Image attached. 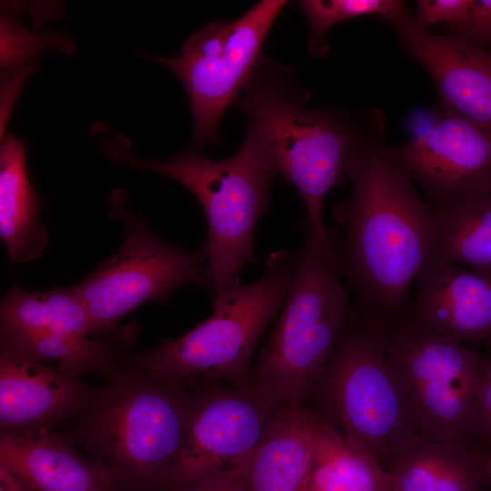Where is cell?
<instances>
[{"instance_id":"1","label":"cell","mask_w":491,"mask_h":491,"mask_svg":"<svg viewBox=\"0 0 491 491\" xmlns=\"http://www.w3.org/2000/svg\"><path fill=\"white\" fill-rule=\"evenodd\" d=\"M349 196L328 238L337 273L364 318L386 324L404 316L410 288L429 257L435 215L384 139L355 150L346 164Z\"/></svg>"},{"instance_id":"2","label":"cell","mask_w":491,"mask_h":491,"mask_svg":"<svg viewBox=\"0 0 491 491\" xmlns=\"http://www.w3.org/2000/svg\"><path fill=\"white\" fill-rule=\"evenodd\" d=\"M287 70L262 57L234 105L246 113L248 141L274 174L299 193L306 222L330 246L322 220L323 201L344 182L351 154L362 145L385 137V118L374 108L358 115L306 106V91L292 85Z\"/></svg>"},{"instance_id":"3","label":"cell","mask_w":491,"mask_h":491,"mask_svg":"<svg viewBox=\"0 0 491 491\" xmlns=\"http://www.w3.org/2000/svg\"><path fill=\"white\" fill-rule=\"evenodd\" d=\"M281 315L260 351L251 386L275 406L301 404L316 391L355 316L331 247L308 225Z\"/></svg>"},{"instance_id":"4","label":"cell","mask_w":491,"mask_h":491,"mask_svg":"<svg viewBox=\"0 0 491 491\" xmlns=\"http://www.w3.org/2000/svg\"><path fill=\"white\" fill-rule=\"evenodd\" d=\"M299 253L273 252L265 271L255 282L237 281L214 297L213 315L189 332L161 340L135 365L141 373L159 382L182 387L195 376L251 385L249 364L266 327L282 309L294 280Z\"/></svg>"},{"instance_id":"5","label":"cell","mask_w":491,"mask_h":491,"mask_svg":"<svg viewBox=\"0 0 491 491\" xmlns=\"http://www.w3.org/2000/svg\"><path fill=\"white\" fill-rule=\"evenodd\" d=\"M121 137L101 145L115 162L165 175L190 190L207 221L205 243L207 271L215 297L239 281L248 262L256 260V226L268 208V189L276 175L263 155L246 140L232 156L213 161L194 152L165 162L142 160L129 154Z\"/></svg>"},{"instance_id":"6","label":"cell","mask_w":491,"mask_h":491,"mask_svg":"<svg viewBox=\"0 0 491 491\" xmlns=\"http://www.w3.org/2000/svg\"><path fill=\"white\" fill-rule=\"evenodd\" d=\"M190 397L143 373L119 375L92 405L78 438L112 479L166 482L185 436Z\"/></svg>"},{"instance_id":"7","label":"cell","mask_w":491,"mask_h":491,"mask_svg":"<svg viewBox=\"0 0 491 491\" xmlns=\"http://www.w3.org/2000/svg\"><path fill=\"white\" fill-rule=\"evenodd\" d=\"M348 440L384 466L416 436L413 413L380 324L354 316L316 389Z\"/></svg>"},{"instance_id":"8","label":"cell","mask_w":491,"mask_h":491,"mask_svg":"<svg viewBox=\"0 0 491 491\" xmlns=\"http://www.w3.org/2000/svg\"><path fill=\"white\" fill-rule=\"evenodd\" d=\"M110 216L121 221L125 235L120 247L92 274L73 286L90 321V334L112 329L126 314L149 301L166 303L171 294L195 285L215 295L204 266L206 251H186L161 240L141 215L129 206L125 195L115 190L108 197Z\"/></svg>"},{"instance_id":"9","label":"cell","mask_w":491,"mask_h":491,"mask_svg":"<svg viewBox=\"0 0 491 491\" xmlns=\"http://www.w3.org/2000/svg\"><path fill=\"white\" fill-rule=\"evenodd\" d=\"M380 333L410 404L417 435L471 445L469 421L482 359L462 343L404 317L381 324Z\"/></svg>"},{"instance_id":"10","label":"cell","mask_w":491,"mask_h":491,"mask_svg":"<svg viewBox=\"0 0 491 491\" xmlns=\"http://www.w3.org/2000/svg\"><path fill=\"white\" fill-rule=\"evenodd\" d=\"M286 3L262 0L234 22L212 21L184 42L178 56L148 55L185 87L194 124L191 147L221 141V118L251 80L264 40Z\"/></svg>"},{"instance_id":"11","label":"cell","mask_w":491,"mask_h":491,"mask_svg":"<svg viewBox=\"0 0 491 491\" xmlns=\"http://www.w3.org/2000/svg\"><path fill=\"white\" fill-rule=\"evenodd\" d=\"M277 406L251 386L215 388L192 397L183 442L166 482L183 487L237 468L260 442Z\"/></svg>"},{"instance_id":"12","label":"cell","mask_w":491,"mask_h":491,"mask_svg":"<svg viewBox=\"0 0 491 491\" xmlns=\"http://www.w3.org/2000/svg\"><path fill=\"white\" fill-rule=\"evenodd\" d=\"M391 149L432 208L491 192V128L439 106L422 135Z\"/></svg>"},{"instance_id":"13","label":"cell","mask_w":491,"mask_h":491,"mask_svg":"<svg viewBox=\"0 0 491 491\" xmlns=\"http://www.w3.org/2000/svg\"><path fill=\"white\" fill-rule=\"evenodd\" d=\"M405 53L436 86L440 107L491 128V52L421 27L408 9L388 22Z\"/></svg>"},{"instance_id":"14","label":"cell","mask_w":491,"mask_h":491,"mask_svg":"<svg viewBox=\"0 0 491 491\" xmlns=\"http://www.w3.org/2000/svg\"><path fill=\"white\" fill-rule=\"evenodd\" d=\"M98 396L60 366L44 364L1 337L2 434L47 429L92 406Z\"/></svg>"},{"instance_id":"15","label":"cell","mask_w":491,"mask_h":491,"mask_svg":"<svg viewBox=\"0 0 491 491\" xmlns=\"http://www.w3.org/2000/svg\"><path fill=\"white\" fill-rule=\"evenodd\" d=\"M404 318L463 342L491 336V270L426 261Z\"/></svg>"},{"instance_id":"16","label":"cell","mask_w":491,"mask_h":491,"mask_svg":"<svg viewBox=\"0 0 491 491\" xmlns=\"http://www.w3.org/2000/svg\"><path fill=\"white\" fill-rule=\"evenodd\" d=\"M0 468L33 491H115L105 470L47 429L1 434Z\"/></svg>"},{"instance_id":"17","label":"cell","mask_w":491,"mask_h":491,"mask_svg":"<svg viewBox=\"0 0 491 491\" xmlns=\"http://www.w3.org/2000/svg\"><path fill=\"white\" fill-rule=\"evenodd\" d=\"M312 461L310 411L279 405L256 448L236 469L246 491H305Z\"/></svg>"},{"instance_id":"18","label":"cell","mask_w":491,"mask_h":491,"mask_svg":"<svg viewBox=\"0 0 491 491\" xmlns=\"http://www.w3.org/2000/svg\"><path fill=\"white\" fill-rule=\"evenodd\" d=\"M396 491H483L484 454L471 445L414 436L386 469Z\"/></svg>"},{"instance_id":"19","label":"cell","mask_w":491,"mask_h":491,"mask_svg":"<svg viewBox=\"0 0 491 491\" xmlns=\"http://www.w3.org/2000/svg\"><path fill=\"white\" fill-rule=\"evenodd\" d=\"M40 207L26 172L25 142L5 135L0 148V236L12 261L35 260L47 246Z\"/></svg>"},{"instance_id":"20","label":"cell","mask_w":491,"mask_h":491,"mask_svg":"<svg viewBox=\"0 0 491 491\" xmlns=\"http://www.w3.org/2000/svg\"><path fill=\"white\" fill-rule=\"evenodd\" d=\"M312 461L305 491H389L390 475L332 423L312 414Z\"/></svg>"},{"instance_id":"21","label":"cell","mask_w":491,"mask_h":491,"mask_svg":"<svg viewBox=\"0 0 491 491\" xmlns=\"http://www.w3.org/2000/svg\"><path fill=\"white\" fill-rule=\"evenodd\" d=\"M433 211L435 237L426 261L491 270V192Z\"/></svg>"},{"instance_id":"22","label":"cell","mask_w":491,"mask_h":491,"mask_svg":"<svg viewBox=\"0 0 491 491\" xmlns=\"http://www.w3.org/2000/svg\"><path fill=\"white\" fill-rule=\"evenodd\" d=\"M1 333L50 330L86 336L90 321L73 287L40 293L25 291L13 284L0 307Z\"/></svg>"},{"instance_id":"23","label":"cell","mask_w":491,"mask_h":491,"mask_svg":"<svg viewBox=\"0 0 491 491\" xmlns=\"http://www.w3.org/2000/svg\"><path fill=\"white\" fill-rule=\"evenodd\" d=\"M1 337L38 360H55L76 375L98 370L111 359L109 347L103 341L66 332L22 330L1 333Z\"/></svg>"},{"instance_id":"24","label":"cell","mask_w":491,"mask_h":491,"mask_svg":"<svg viewBox=\"0 0 491 491\" xmlns=\"http://www.w3.org/2000/svg\"><path fill=\"white\" fill-rule=\"evenodd\" d=\"M310 28L309 48L317 57L326 55L327 30L346 19L375 15L389 22L407 8L398 0H304L299 2Z\"/></svg>"},{"instance_id":"25","label":"cell","mask_w":491,"mask_h":491,"mask_svg":"<svg viewBox=\"0 0 491 491\" xmlns=\"http://www.w3.org/2000/svg\"><path fill=\"white\" fill-rule=\"evenodd\" d=\"M47 48L71 54L75 44L60 33L36 34L5 19L1 20L2 67L17 65Z\"/></svg>"},{"instance_id":"26","label":"cell","mask_w":491,"mask_h":491,"mask_svg":"<svg viewBox=\"0 0 491 491\" xmlns=\"http://www.w3.org/2000/svg\"><path fill=\"white\" fill-rule=\"evenodd\" d=\"M471 445L476 443L491 452V360L482 359L469 421Z\"/></svg>"},{"instance_id":"27","label":"cell","mask_w":491,"mask_h":491,"mask_svg":"<svg viewBox=\"0 0 491 491\" xmlns=\"http://www.w3.org/2000/svg\"><path fill=\"white\" fill-rule=\"evenodd\" d=\"M471 0H419L415 20L423 28L445 23L446 29L461 26L466 20Z\"/></svg>"},{"instance_id":"28","label":"cell","mask_w":491,"mask_h":491,"mask_svg":"<svg viewBox=\"0 0 491 491\" xmlns=\"http://www.w3.org/2000/svg\"><path fill=\"white\" fill-rule=\"evenodd\" d=\"M445 34L460 36L481 48L491 46V0H471L466 22L446 29Z\"/></svg>"},{"instance_id":"29","label":"cell","mask_w":491,"mask_h":491,"mask_svg":"<svg viewBox=\"0 0 491 491\" xmlns=\"http://www.w3.org/2000/svg\"><path fill=\"white\" fill-rule=\"evenodd\" d=\"M180 491H246L237 469H228L206 476Z\"/></svg>"},{"instance_id":"30","label":"cell","mask_w":491,"mask_h":491,"mask_svg":"<svg viewBox=\"0 0 491 491\" xmlns=\"http://www.w3.org/2000/svg\"><path fill=\"white\" fill-rule=\"evenodd\" d=\"M0 491H33L0 468Z\"/></svg>"},{"instance_id":"31","label":"cell","mask_w":491,"mask_h":491,"mask_svg":"<svg viewBox=\"0 0 491 491\" xmlns=\"http://www.w3.org/2000/svg\"><path fill=\"white\" fill-rule=\"evenodd\" d=\"M484 459L488 477L491 479V452L484 455Z\"/></svg>"},{"instance_id":"32","label":"cell","mask_w":491,"mask_h":491,"mask_svg":"<svg viewBox=\"0 0 491 491\" xmlns=\"http://www.w3.org/2000/svg\"><path fill=\"white\" fill-rule=\"evenodd\" d=\"M389 491H396V490H395V488H394V486H393V488H392V489H390Z\"/></svg>"}]
</instances>
